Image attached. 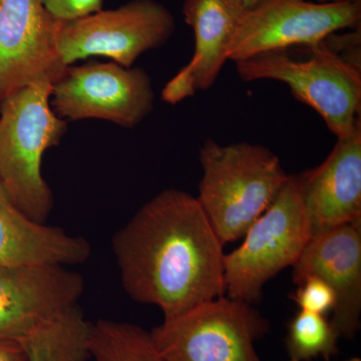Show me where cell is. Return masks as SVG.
Masks as SVG:
<instances>
[{
  "instance_id": "obj_19",
  "label": "cell",
  "mask_w": 361,
  "mask_h": 361,
  "mask_svg": "<svg viewBox=\"0 0 361 361\" xmlns=\"http://www.w3.org/2000/svg\"><path fill=\"white\" fill-rule=\"evenodd\" d=\"M299 310L316 314L326 315L332 312L336 303L334 291L320 278L310 276L297 285L290 296Z\"/></svg>"
},
{
  "instance_id": "obj_2",
  "label": "cell",
  "mask_w": 361,
  "mask_h": 361,
  "mask_svg": "<svg viewBox=\"0 0 361 361\" xmlns=\"http://www.w3.org/2000/svg\"><path fill=\"white\" fill-rule=\"evenodd\" d=\"M200 163L197 199L224 245L243 238L289 178L269 148L248 142L221 145L208 139Z\"/></svg>"
},
{
  "instance_id": "obj_11",
  "label": "cell",
  "mask_w": 361,
  "mask_h": 361,
  "mask_svg": "<svg viewBox=\"0 0 361 361\" xmlns=\"http://www.w3.org/2000/svg\"><path fill=\"white\" fill-rule=\"evenodd\" d=\"M84 290V278L66 266L0 265V341H23L77 306Z\"/></svg>"
},
{
  "instance_id": "obj_3",
  "label": "cell",
  "mask_w": 361,
  "mask_h": 361,
  "mask_svg": "<svg viewBox=\"0 0 361 361\" xmlns=\"http://www.w3.org/2000/svg\"><path fill=\"white\" fill-rule=\"evenodd\" d=\"M52 87L37 82L0 101V182L21 212L42 224L54 208L42 159L68 130L52 110Z\"/></svg>"
},
{
  "instance_id": "obj_8",
  "label": "cell",
  "mask_w": 361,
  "mask_h": 361,
  "mask_svg": "<svg viewBox=\"0 0 361 361\" xmlns=\"http://www.w3.org/2000/svg\"><path fill=\"white\" fill-rule=\"evenodd\" d=\"M155 92L142 68L116 63L68 66L52 87L54 113L66 121H108L126 129L141 123L154 110Z\"/></svg>"
},
{
  "instance_id": "obj_18",
  "label": "cell",
  "mask_w": 361,
  "mask_h": 361,
  "mask_svg": "<svg viewBox=\"0 0 361 361\" xmlns=\"http://www.w3.org/2000/svg\"><path fill=\"white\" fill-rule=\"evenodd\" d=\"M338 332L326 315L299 310L287 323L285 337L288 361H329L338 355Z\"/></svg>"
},
{
  "instance_id": "obj_7",
  "label": "cell",
  "mask_w": 361,
  "mask_h": 361,
  "mask_svg": "<svg viewBox=\"0 0 361 361\" xmlns=\"http://www.w3.org/2000/svg\"><path fill=\"white\" fill-rule=\"evenodd\" d=\"M176 21L156 0H132L110 11L71 21H59L58 49L65 66L104 56L132 68L145 52L158 49L174 35Z\"/></svg>"
},
{
  "instance_id": "obj_14",
  "label": "cell",
  "mask_w": 361,
  "mask_h": 361,
  "mask_svg": "<svg viewBox=\"0 0 361 361\" xmlns=\"http://www.w3.org/2000/svg\"><path fill=\"white\" fill-rule=\"evenodd\" d=\"M245 11L242 0H185L183 16L193 30L194 54L161 90L163 101L176 104L215 84Z\"/></svg>"
},
{
  "instance_id": "obj_5",
  "label": "cell",
  "mask_w": 361,
  "mask_h": 361,
  "mask_svg": "<svg viewBox=\"0 0 361 361\" xmlns=\"http://www.w3.org/2000/svg\"><path fill=\"white\" fill-rule=\"evenodd\" d=\"M238 248L224 256L228 297L255 304L265 284L298 260L311 238L295 175H289L276 199L247 230Z\"/></svg>"
},
{
  "instance_id": "obj_12",
  "label": "cell",
  "mask_w": 361,
  "mask_h": 361,
  "mask_svg": "<svg viewBox=\"0 0 361 361\" xmlns=\"http://www.w3.org/2000/svg\"><path fill=\"white\" fill-rule=\"evenodd\" d=\"M310 276L331 287L336 297L331 322L341 337L355 338L360 329L361 221L311 237L292 266V282Z\"/></svg>"
},
{
  "instance_id": "obj_15",
  "label": "cell",
  "mask_w": 361,
  "mask_h": 361,
  "mask_svg": "<svg viewBox=\"0 0 361 361\" xmlns=\"http://www.w3.org/2000/svg\"><path fill=\"white\" fill-rule=\"evenodd\" d=\"M90 253L87 239L28 218L0 182V265H78Z\"/></svg>"
},
{
  "instance_id": "obj_17",
  "label": "cell",
  "mask_w": 361,
  "mask_h": 361,
  "mask_svg": "<svg viewBox=\"0 0 361 361\" xmlns=\"http://www.w3.org/2000/svg\"><path fill=\"white\" fill-rule=\"evenodd\" d=\"M87 349L96 361H164L151 332L132 323L101 319L90 324Z\"/></svg>"
},
{
  "instance_id": "obj_4",
  "label": "cell",
  "mask_w": 361,
  "mask_h": 361,
  "mask_svg": "<svg viewBox=\"0 0 361 361\" xmlns=\"http://www.w3.org/2000/svg\"><path fill=\"white\" fill-rule=\"evenodd\" d=\"M301 47L308 58H293L286 49L264 52L235 63L237 73L244 82H284L295 99L319 114L337 139L348 137L361 126V66L324 40Z\"/></svg>"
},
{
  "instance_id": "obj_9",
  "label": "cell",
  "mask_w": 361,
  "mask_h": 361,
  "mask_svg": "<svg viewBox=\"0 0 361 361\" xmlns=\"http://www.w3.org/2000/svg\"><path fill=\"white\" fill-rule=\"evenodd\" d=\"M361 4H317L310 0H261L246 9L235 30L228 59L310 47L343 30L360 27Z\"/></svg>"
},
{
  "instance_id": "obj_24",
  "label": "cell",
  "mask_w": 361,
  "mask_h": 361,
  "mask_svg": "<svg viewBox=\"0 0 361 361\" xmlns=\"http://www.w3.org/2000/svg\"><path fill=\"white\" fill-rule=\"evenodd\" d=\"M345 361H361V360L360 357H353V358H349V360H345Z\"/></svg>"
},
{
  "instance_id": "obj_6",
  "label": "cell",
  "mask_w": 361,
  "mask_h": 361,
  "mask_svg": "<svg viewBox=\"0 0 361 361\" xmlns=\"http://www.w3.org/2000/svg\"><path fill=\"white\" fill-rule=\"evenodd\" d=\"M268 330L253 304L222 295L164 318L151 334L164 361H262L255 342Z\"/></svg>"
},
{
  "instance_id": "obj_22",
  "label": "cell",
  "mask_w": 361,
  "mask_h": 361,
  "mask_svg": "<svg viewBox=\"0 0 361 361\" xmlns=\"http://www.w3.org/2000/svg\"><path fill=\"white\" fill-rule=\"evenodd\" d=\"M317 4H361V0H310Z\"/></svg>"
},
{
  "instance_id": "obj_1",
  "label": "cell",
  "mask_w": 361,
  "mask_h": 361,
  "mask_svg": "<svg viewBox=\"0 0 361 361\" xmlns=\"http://www.w3.org/2000/svg\"><path fill=\"white\" fill-rule=\"evenodd\" d=\"M123 290L164 318L224 295V244L197 197L164 190L114 236Z\"/></svg>"
},
{
  "instance_id": "obj_21",
  "label": "cell",
  "mask_w": 361,
  "mask_h": 361,
  "mask_svg": "<svg viewBox=\"0 0 361 361\" xmlns=\"http://www.w3.org/2000/svg\"><path fill=\"white\" fill-rule=\"evenodd\" d=\"M0 361H27L25 346L18 341H0Z\"/></svg>"
},
{
  "instance_id": "obj_23",
  "label": "cell",
  "mask_w": 361,
  "mask_h": 361,
  "mask_svg": "<svg viewBox=\"0 0 361 361\" xmlns=\"http://www.w3.org/2000/svg\"><path fill=\"white\" fill-rule=\"evenodd\" d=\"M259 1H261V0H242L246 9L251 8V7L256 6Z\"/></svg>"
},
{
  "instance_id": "obj_10",
  "label": "cell",
  "mask_w": 361,
  "mask_h": 361,
  "mask_svg": "<svg viewBox=\"0 0 361 361\" xmlns=\"http://www.w3.org/2000/svg\"><path fill=\"white\" fill-rule=\"evenodd\" d=\"M59 25L42 0H0V101L63 77L68 66L59 56Z\"/></svg>"
},
{
  "instance_id": "obj_16",
  "label": "cell",
  "mask_w": 361,
  "mask_h": 361,
  "mask_svg": "<svg viewBox=\"0 0 361 361\" xmlns=\"http://www.w3.org/2000/svg\"><path fill=\"white\" fill-rule=\"evenodd\" d=\"M90 324L75 306L39 325L21 341L27 361H87Z\"/></svg>"
},
{
  "instance_id": "obj_20",
  "label": "cell",
  "mask_w": 361,
  "mask_h": 361,
  "mask_svg": "<svg viewBox=\"0 0 361 361\" xmlns=\"http://www.w3.org/2000/svg\"><path fill=\"white\" fill-rule=\"evenodd\" d=\"M44 8L59 21L85 18L103 9L104 0H42Z\"/></svg>"
},
{
  "instance_id": "obj_13",
  "label": "cell",
  "mask_w": 361,
  "mask_h": 361,
  "mask_svg": "<svg viewBox=\"0 0 361 361\" xmlns=\"http://www.w3.org/2000/svg\"><path fill=\"white\" fill-rule=\"evenodd\" d=\"M311 237L361 221V126L317 167L295 175Z\"/></svg>"
}]
</instances>
